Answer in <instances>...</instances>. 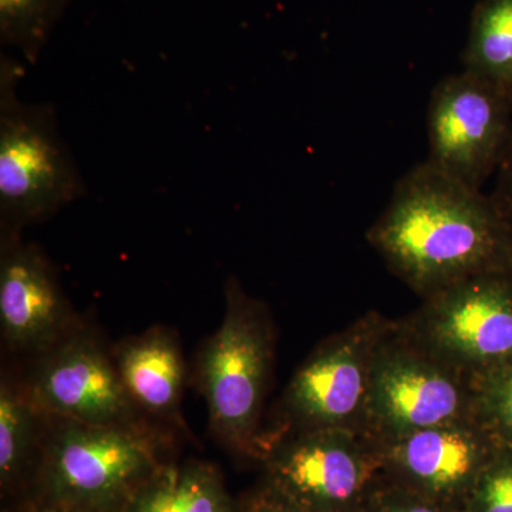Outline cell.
I'll return each instance as SVG.
<instances>
[{
    "instance_id": "1",
    "label": "cell",
    "mask_w": 512,
    "mask_h": 512,
    "mask_svg": "<svg viewBox=\"0 0 512 512\" xmlns=\"http://www.w3.org/2000/svg\"><path fill=\"white\" fill-rule=\"evenodd\" d=\"M366 238L423 299L477 276L512 274V221L491 194L426 161L397 181Z\"/></svg>"
},
{
    "instance_id": "2",
    "label": "cell",
    "mask_w": 512,
    "mask_h": 512,
    "mask_svg": "<svg viewBox=\"0 0 512 512\" xmlns=\"http://www.w3.org/2000/svg\"><path fill=\"white\" fill-rule=\"evenodd\" d=\"M22 63L0 57V229L2 241L50 220L87 194L79 167L57 127L52 104L23 103Z\"/></svg>"
},
{
    "instance_id": "3",
    "label": "cell",
    "mask_w": 512,
    "mask_h": 512,
    "mask_svg": "<svg viewBox=\"0 0 512 512\" xmlns=\"http://www.w3.org/2000/svg\"><path fill=\"white\" fill-rule=\"evenodd\" d=\"M224 292V319L198 355V387L220 440L258 456V426L274 359V326L266 305L251 298L235 276H229Z\"/></svg>"
},
{
    "instance_id": "4",
    "label": "cell",
    "mask_w": 512,
    "mask_h": 512,
    "mask_svg": "<svg viewBox=\"0 0 512 512\" xmlns=\"http://www.w3.org/2000/svg\"><path fill=\"white\" fill-rule=\"evenodd\" d=\"M43 448L52 504L97 512L123 510L158 467L156 446L140 426H96L46 416Z\"/></svg>"
},
{
    "instance_id": "5",
    "label": "cell",
    "mask_w": 512,
    "mask_h": 512,
    "mask_svg": "<svg viewBox=\"0 0 512 512\" xmlns=\"http://www.w3.org/2000/svg\"><path fill=\"white\" fill-rule=\"evenodd\" d=\"M266 484L316 512H360L386 480L379 444L363 431L323 427L265 440Z\"/></svg>"
},
{
    "instance_id": "6",
    "label": "cell",
    "mask_w": 512,
    "mask_h": 512,
    "mask_svg": "<svg viewBox=\"0 0 512 512\" xmlns=\"http://www.w3.org/2000/svg\"><path fill=\"white\" fill-rule=\"evenodd\" d=\"M470 419H476L471 380L420 348L397 320H390L373 363L367 436L380 444Z\"/></svg>"
},
{
    "instance_id": "7",
    "label": "cell",
    "mask_w": 512,
    "mask_h": 512,
    "mask_svg": "<svg viewBox=\"0 0 512 512\" xmlns=\"http://www.w3.org/2000/svg\"><path fill=\"white\" fill-rule=\"evenodd\" d=\"M397 323L420 348L473 382L512 359V274L450 286Z\"/></svg>"
},
{
    "instance_id": "8",
    "label": "cell",
    "mask_w": 512,
    "mask_h": 512,
    "mask_svg": "<svg viewBox=\"0 0 512 512\" xmlns=\"http://www.w3.org/2000/svg\"><path fill=\"white\" fill-rule=\"evenodd\" d=\"M389 325V319L370 311L320 343L286 387L278 427L259 448L296 430L342 427L365 433L373 363Z\"/></svg>"
},
{
    "instance_id": "9",
    "label": "cell",
    "mask_w": 512,
    "mask_h": 512,
    "mask_svg": "<svg viewBox=\"0 0 512 512\" xmlns=\"http://www.w3.org/2000/svg\"><path fill=\"white\" fill-rule=\"evenodd\" d=\"M426 163L481 190L512 146V99L466 72L443 77L427 107Z\"/></svg>"
},
{
    "instance_id": "10",
    "label": "cell",
    "mask_w": 512,
    "mask_h": 512,
    "mask_svg": "<svg viewBox=\"0 0 512 512\" xmlns=\"http://www.w3.org/2000/svg\"><path fill=\"white\" fill-rule=\"evenodd\" d=\"M26 389L37 410L96 426H138L116 362L96 340L70 336L45 352Z\"/></svg>"
},
{
    "instance_id": "11",
    "label": "cell",
    "mask_w": 512,
    "mask_h": 512,
    "mask_svg": "<svg viewBox=\"0 0 512 512\" xmlns=\"http://www.w3.org/2000/svg\"><path fill=\"white\" fill-rule=\"evenodd\" d=\"M497 446L476 419L440 424L379 444L387 481L460 511Z\"/></svg>"
},
{
    "instance_id": "12",
    "label": "cell",
    "mask_w": 512,
    "mask_h": 512,
    "mask_svg": "<svg viewBox=\"0 0 512 512\" xmlns=\"http://www.w3.org/2000/svg\"><path fill=\"white\" fill-rule=\"evenodd\" d=\"M0 329L13 349L45 353L72 318L56 272L40 248L18 239L0 247Z\"/></svg>"
},
{
    "instance_id": "13",
    "label": "cell",
    "mask_w": 512,
    "mask_h": 512,
    "mask_svg": "<svg viewBox=\"0 0 512 512\" xmlns=\"http://www.w3.org/2000/svg\"><path fill=\"white\" fill-rule=\"evenodd\" d=\"M121 382L137 409L175 419L185 382V363L173 332L153 328L128 340L116 357Z\"/></svg>"
},
{
    "instance_id": "14",
    "label": "cell",
    "mask_w": 512,
    "mask_h": 512,
    "mask_svg": "<svg viewBox=\"0 0 512 512\" xmlns=\"http://www.w3.org/2000/svg\"><path fill=\"white\" fill-rule=\"evenodd\" d=\"M121 512H235V508L214 468L187 463L161 464Z\"/></svg>"
},
{
    "instance_id": "15",
    "label": "cell",
    "mask_w": 512,
    "mask_h": 512,
    "mask_svg": "<svg viewBox=\"0 0 512 512\" xmlns=\"http://www.w3.org/2000/svg\"><path fill=\"white\" fill-rule=\"evenodd\" d=\"M461 62L463 72L512 99V0H478Z\"/></svg>"
},
{
    "instance_id": "16",
    "label": "cell",
    "mask_w": 512,
    "mask_h": 512,
    "mask_svg": "<svg viewBox=\"0 0 512 512\" xmlns=\"http://www.w3.org/2000/svg\"><path fill=\"white\" fill-rule=\"evenodd\" d=\"M42 417L28 389L3 377L0 386V477L3 484L18 477L28 463L40 436Z\"/></svg>"
},
{
    "instance_id": "17",
    "label": "cell",
    "mask_w": 512,
    "mask_h": 512,
    "mask_svg": "<svg viewBox=\"0 0 512 512\" xmlns=\"http://www.w3.org/2000/svg\"><path fill=\"white\" fill-rule=\"evenodd\" d=\"M73 0H0V42L36 64Z\"/></svg>"
},
{
    "instance_id": "18",
    "label": "cell",
    "mask_w": 512,
    "mask_h": 512,
    "mask_svg": "<svg viewBox=\"0 0 512 512\" xmlns=\"http://www.w3.org/2000/svg\"><path fill=\"white\" fill-rule=\"evenodd\" d=\"M471 383L476 420L497 443L512 446V359Z\"/></svg>"
},
{
    "instance_id": "19",
    "label": "cell",
    "mask_w": 512,
    "mask_h": 512,
    "mask_svg": "<svg viewBox=\"0 0 512 512\" xmlns=\"http://www.w3.org/2000/svg\"><path fill=\"white\" fill-rule=\"evenodd\" d=\"M461 512H512V446L498 443L468 491Z\"/></svg>"
},
{
    "instance_id": "20",
    "label": "cell",
    "mask_w": 512,
    "mask_h": 512,
    "mask_svg": "<svg viewBox=\"0 0 512 512\" xmlns=\"http://www.w3.org/2000/svg\"><path fill=\"white\" fill-rule=\"evenodd\" d=\"M360 512H461L384 480Z\"/></svg>"
},
{
    "instance_id": "21",
    "label": "cell",
    "mask_w": 512,
    "mask_h": 512,
    "mask_svg": "<svg viewBox=\"0 0 512 512\" xmlns=\"http://www.w3.org/2000/svg\"><path fill=\"white\" fill-rule=\"evenodd\" d=\"M245 512H316L302 505L293 503L285 495L278 493L274 488L265 484L264 488L256 491L254 497L249 500Z\"/></svg>"
},
{
    "instance_id": "22",
    "label": "cell",
    "mask_w": 512,
    "mask_h": 512,
    "mask_svg": "<svg viewBox=\"0 0 512 512\" xmlns=\"http://www.w3.org/2000/svg\"><path fill=\"white\" fill-rule=\"evenodd\" d=\"M491 197L505 217L512 221V146L497 171V180Z\"/></svg>"
},
{
    "instance_id": "23",
    "label": "cell",
    "mask_w": 512,
    "mask_h": 512,
    "mask_svg": "<svg viewBox=\"0 0 512 512\" xmlns=\"http://www.w3.org/2000/svg\"><path fill=\"white\" fill-rule=\"evenodd\" d=\"M46 512H97L92 510H84V508L67 507V505L52 504V508Z\"/></svg>"
}]
</instances>
